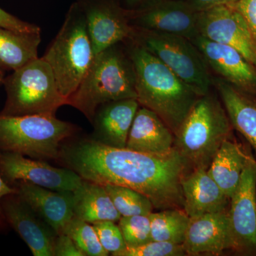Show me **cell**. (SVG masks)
Returning <instances> with one entry per match:
<instances>
[{
  "instance_id": "obj_1",
  "label": "cell",
  "mask_w": 256,
  "mask_h": 256,
  "mask_svg": "<svg viewBox=\"0 0 256 256\" xmlns=\"http://www.w3.org/2000/svg\"><path fill=\"white\" fill-rule=\"evenodd\" d=\"M56 161L88 181L140 192L156 210H184L182 182L191 169L174 148L166 154H150L84 138L64 142Z\"/></svg>"
},
{
  "instance_id": "obj_2",
  "label": "cell",
  "mask_w": 256,
  "mask_h": 256,
  "mask_svg": "<svg viewBox=\"0 0 256 256\" xmlns=\"http://www.w3.org/2000/svg\"><path fill=\"white\" fill-rule=\"evenodd\" d=\"M124 43L134 66L138 102L156 112L176 134L202 96L144 47L130 38Z\"/></svg>"
},
{
  "instance_id": "obj_3",
  "label": "cell",
  "mask_w": 256,
  "mask_h": 256,
  "mask_svg": "<svg viewBox=\"0 0 256 256\" xmlns=\"http://www.w3.org/2000/svg\"><path fill=\"white\" fill-rule=\"evenodd\" d=\"M121 43L95 55L78 87L68 98V105L82 112L90 124L102 104L124 99L137 100L134 66Z\"/></svg>"
},
{
  "instance_id": "obj_4",
  "label": "cell",
  "mask_w": 256,
  "mask_h": 256,
  "mask_svg": "<svg viewBox=\"0 0 256 256\" xmlns=\"http://www.w3.org/2000/svg\"><path fill=\"white\" fill-rule=\"evenodd\" d=\"M232 128L224 106L210 92L197 100L174 134V149L190 169L208 170L222 143L232 138Z\"/></svg>"
},
{
  "instance_id": "obj_5",
  "label": "cell",
  "mask_w": 256,
  "mask_h": 256,
  "mask_svg": "<svg viewBox=\"0 0 256 256\" xmlns=\"http://www.w3.org/2000/svg\"><path fill=\"white\" fill-rule=\"evenodd\" d=\"M94 56L86 18L74 2L60 31L42 56L50 64L64 97L68 99L76 90Z\"/></svg>"
},
{
  "instance_id": "obj_6",
  "label": "cell",
  "mask_w": 256,
  "mask_h": 256,
  "mask_svg": "<svg viewBox=\"0 0 256 256\" xmlns=\"http://www.w3.org/2000/svg\"><path fill=\"white\" fill-rule=\"evenodd\" d=\"M80 128L56 116L0 114V150L13 152L32 159L56 160L60 146Z\"/></svg>"
},
{
  "instance_id": "obj_7",
  "label": "cell",
  "mask_w": 256,
  "mask_h": 256,
  "mask_svg": "<svg viewBox=\"0 0 256 256\" xmlns=\"http://www.w3.org/2000/svg\"><path fill=\"white\" fill-rule=\"evenodd\" d=\"M6 99L0 114L56 116L62 106L68 105L60 94L50 64L41 58L32 60L5 77Z\"/></svg>"
},
{
  "instance_id": "obj_8",
  "label": "cell",
  "mask_w": 256,
  "mask_h": 256,
  "mask_svg": "<svg viewBox=\"0 0 256 256\" xmlns=\"http://www.w3.org/2000/svg\"><path fill=\"white\" fill-rule=\"evenodd\" d=\"M130 40L156 56L200 96L210 94L212 80L203 56L185 37L132 28Z\"/></svg>"
},
{
  "instance_id": "obj_9",
  "label": "cell",
  "mask_w": 256,
  "mask_h": 256,
  "mask_svg": "<svg viewBox=\"0 0 256 256\" xmlns=\"http://www.w3.org/2000/svg\"><path fill=\"white\" fill-rule=\"evenodd\" d=\"M230 250L256 256V160L250 154L228 210Z\"/></svg>"
},
{
  "instance_id": "obj_10",
  "label": "cell",
  "mask_w": 256,
  "mask_h": 256,
  "mask_svg": "<svg viewBox=\"0 0 256 256\" xmlns=\"http://www.w3.org/2000/svg\"><path fill=\"white\" fill-rule=\"evenodd\" d=\"M0 175L11 186L24 182L55 191L74 192L82 182L73 170L9 151L0 150Z\"/></svg>"
},
{
  "instance_id": "obj_11",
  "label": "cell",
  "mask_w": 256,
  "mask_h": 256,
  "mask_svg": "<svg viewBox=\"0 0 256 256\" xmlns=\"http://www.w3.org/2000/svg\"><path fill=\"white\" fill-rule=\"evenodd\" d=\"M198 14L188 2L180 0H153L141 9L128 11L132 28L172 34L190 40L200 34Z\"/></svg>"
},
{
  "instance_id": "obj_12",
  "label": "cell",
  "mask_w": 256,
  "mask_h": 256,
  "mask_svg": "<svg viewBox=\"0 0 256 256\" xmlns=\"http://www.w3.org/2000/svg\"><path fill=\"white\" fill-rule=\"evenodd\" d=\"M200 35L240 52L256 67V42L242 15L233 4L220 5L200 12Z\"/></svg>"
},
{
  "instance_id": "obj_13",
  "label": "cell",
  "mask_w": 256,
  "mask_h": 256,
  "mask_svg": "<svg viewBox=\"0 0 256 256\" xmlns=\"http://www.w3.org/2000/svg\"><path fill=\"white\" fill-rule=\"evenodd\" d=\"M86 18L94 54L124 42L132 32L128 11L117 0H76Z\"/></svg>"
},
{
  "instance_id": "obj_14",
  "label": "cell",
  "mask_w": 256,
  "mask_h": 256,
  "mask_svg": "<svg viewBox=\"0 0 256 256\" xmlns=\"http://www.w3.org/2000/svg\"><path fill=\"white\" fill-rule=\"evenodd\" d=\"M191 41L216 73L240 92L256 96V67L240 52L200 34Z\"/></svg>"
},
{
  "instance_id": "obj_15",
  "label": "cell",
  "mask_w": 256,
  "mask_h": 256,
  "mask_svg": "<svg viewBox=\"0 0 256 256\" xmlns=\"http://www.w3.org/2000/svg\"><path fill=\"white\" fill-rule=\"evenodd\" d=\"M2 208L8 226L28 244L33 256H54V244L57 234L18 193L5 196Z\"/></svg>"
},
{
  "instance_id": "obj_16",
  "label": "cell",
  "mask_w": 256,
  "mask_h": 256,
  "mask_svg": "<svg viewBox=\"0 0 256 256\" xmlns=\"http://www.w3.org/2000/svg\"><path fill=\"white\" fill-rule=\"evenodd\" d=\"M18 196L58 235L74 216L73 192L55 191L28 182L14 184Z\"/></svg>"
},
{
  "instance_id": "obj_17",
  "label": "cell",
  "mask_w": 256,
  "mask_h": 256,
  "mask_svg": "<svg viewBox=\"0 0 256 256\" xmlns=\"http://www.w3.org/2000/svg\"><path fill=\"white\" fill-rule=\"evenodd\" d=\"M228 210L190 218L182 244L186 255H220L230 250Z\"/></svg>"
},
{
  "instance_id": "obj_18",
  "label": "cell",
  "mask_w": 256,
  "mask_h": 256,
  "mask_svg": "<svg viewBox=\"0 0 256 256\" xmlns=\"http://www.w3.org/2000/svg\"><path fill=\"white\" fill-rule=\"evenodd\" d=\"M136 99L111 101L99 106L92 124V137L112 148H126L133 120L139 108Z\"/></svg>"
},
{
  "instance_id": "obj_19",
  "label": "cell",
  "mask_w": 256,
  "mask_h": 256,
  "mask_svg": "<svg viewBox=\"0 0 256 256\" xmlns=\"http://www.w3.org/2000/svg\"><path fill=\"white\" fill-rule=\"evenodd\" d=\"M184 210L190 218L228 210V198L218 186L208 170L188 171L182 182Z\"/></svg>"
},
{
  "instance_id": "obj_20",
  "label": "cell",
  "mask_w": 256,
  "mask_h": 256,
  "mask_svg": "<svg viewBox=\"0 0 256 256\" xmlns=\"http://www.w3.org/2000/svg\"><path fill=\"white\" fill-rule=\"evenodd\" d=\"M174 134L156 112L138 108L128 134L126 148L138 152L164 154L174 150Z\"/></svg>"
},
{
  "instance_id": "obj_21",
  "label": "cell",
  "mask_w": 256,
  "mask_h": 256,
  "mask_svg": "<svg viewBox=\"0 0 256 256\" xmlns=\"http://www.w3.org/2000/svg\"><path fill=\"white\" fill-rule=\"evenodd\" d=\"M214 82L232 127L252 146L256 160V101L224 80Z\"/></svg>"
},
{
  "instance_id": "obj_22",
  "label": "cell",
  "mask_w": 256,
  "mask_h": 256,
  "mask_svg": "<svg viewBox=\"0 0 256 256\" xmlns=\"http://www.w3.org/2000/svg\"><path fill=\"white\" fill-rule=\"evenodd\" d=\"M250 154L229 138L222 143L207 170L230 200L238 188Z\"/></svg>"
},
{
  "instance_id": "obj_23",
  "label": "cell",
  "mask_w": 256,
  "mask_h": 256,
  "mask_svg": "<svg viewBox=\"0 0 256 256\" xmlns=\"http://www.w3.org/2000/svg\"><path fill=\"white\" fill-rule=\"evenodd\" d=\"M73 210L74 216L90 224L121 218L104 185L84 178L73 192Z\"/></svg>"
},
{
  "instance_id": "obj_24",
  "label": "cell",
  "mask_w": 256,
  "mask_h": 256,
  "mask_svg": "<svg viewBox=\"0 0 256 256\" xmlns=\"http://www.w3.org/2000/svg\"><path fill=\"white\" fill-rule=\"evenodd\" d=\"M41 32H22L0 26V70H14L36 60Z\"/></svg>"
},
{
  "instance_id": "obj_25",
  "label": "cell",
  "mask_w": 256,
  "mask_h": 256,
  "mask_svg": "<svg viewBox=\"0 0 256 256\" xmlns=\"http://www.w3.org/2000/svg\"><path fill=\"white\" fill-rule=\"evenodd\" d=\"M152 240L182 245L190 218L183 210L170 208L149 215Z\"/></svg>"
},
{
  "instance_id": "obj_26",
  "label": "cell",
  "mask_w": 256,
  "mask_h": 256,
  "mask_svg": "<svg viewBox=\"0 0 256 256\" xmlns=\"http://www.w3.org/2000/svg\"><path fill=\"white\" fill-rule=\"evenodd\" d=\"M121 216L150 215L154 210L150 200L140 192L119 185H104Z\"/></svg>"
},
{
  "instance_id": "obj_27",
  "label": "cell",
  "mask_w": 256,
  "mask_h": 256,
  "mask_svg": "<svg viewBox=\"0 0 256 256\" xmlns=\"http://www.w3.org/2000/svg\"><path fill=\"white\" fill-rule=\"evenodd\" d=\"M63 233L74 240L85 256L109 255L101 245L92 225L74 216L64 227Z\"/></svg>"
},
{
  "instance_id": "obj_28",
  "label": "cell",
  "mask_w": 256,
  "mask_h": 256,
  "mask_svg": "<svg viewBox=\"0 0 256 256\" xmlns=\"http://www.w3.org/2000/svg\"><path fill=\"white\" fill-rule=\"evenodd\" d=\"M127 247H136L152 240L149 215L121 216L118 222Z\"/></svg>"
},
{
  "instance_id": "obj_29",
  "label": "cell",
  "mask_w": 256,
  "mask_h": 256,
  "mask_svg": "<svg viewBox=\"0 0 256 256\" xmlns=\"http://www.w3.org/2000/svg\"><path fill=\"white\" fill-rule=\"evenodd\" d=\"M102 246L108 254L118 256L126 248L120 229L118 225L111 220L96 222L92 224Z\"/></svg>"
},
{
  "instance_id": "obj_30",
  "label": "cell",
  "mask_w": 256,
  "mask_h": 256,
  "mask_svg": "<svg viewBox=\"0 0 256 256\" xmlns=\"http://www.w3.org/2000/svg\"><path fill=\"white\" fill-rule=\"evenodd\" d=\"M186 255L182 245L172 242H151L139 246L126 247L118 256H181Z\"/></svg>"
},
{
  "instance_id": "obj_31",
  "label": "cell",
  "mask_w": 256,
  "mask_h": 256,
  "mask_svg": "<svg viewBox=\"0 0 256 256\" xmlns=\"http://www.w3.org/2000/svg\"><path fill=\"white\" fill-rule=\"evenodd\" d=\"M0 26L22 32H41V28L34 24L26 22L0 8Z\"/></svg>"
},
{
  "instance_id": "obj_32",
  "label": "cell",
  "mask_w": 256,
  "mask_h": 256,
  "mask_svg": "<svg viewBox=\"0 0 256 256\" xmlns=\"http://www.w3.org/2000/svg\"><path fill=\"white\" fill-rule=\"evenodd\" d=\"M54 256H85L67 234L62 233L56 237L54 244Z\"/></svg>"
},
{
  "instance_id": "obj_33",
  "label": "cell",
  "mask_w": 256,
  "mask_h": 256,
  "mask_svg": "<svg viewBox=\"0 0 256 256\" xmlns=\"http://www.w3.org/2000/svg\"><path fill=\"white\" fill-rule=\"evenodd\" d=\"M233 5L245 20L256 42V0H238Z\"/></svg>"
},
{
  "instance_id": "obj_34",
  "label": "cell",
  "mask_w": 256,
  "mask_h": 256,
  "mask_svg": "<svg viewBox=\"0 0 256 256\" xmlns=\"http://www.w3.org/2000/svg\"><path fill=\"white\" fill-rule=\"evenodd\" d=\"M238 0H188L190 6L196 12L205 11L214 6L224 4H234Z\"/></svg>"
},
{
  "instance_id": "obj_35",
  "label": "cell",
  "mask_w": 256,
  "mask_h": 256,
  "mask_svg": "<svg viewBox=\"0 0 256 256\" xmlns=\"http://www.w3.org/2000/svg\"><path fill=\"white\" fill-rule=\"evenodd\" d=\"M16 193H18L16 188L10 186L8 184L5 182L4 180L0 175V232H4L8 226L4 214H3L2 208V200L6 195Z\"/></svg>"
},
{
  "instance_id": "obj_36",
  "label": "cell",
  "mask_w": 256,
  "mask_h": 256,
  "mask_svg": "<svg viewBox=\"0 0 256 256\" xmlns=\"http://www.w3.org/2000/svg\"><path fill=\"white\" fill-rule=\"evenodd\" d=\"M152 1L153 0H124V8L127 11H136L144 8Z\"/></svg>"
},
{
  "instance_id": "obj_37",
  "label": "cell",
  "mask_w": 256,
  "mask_h": 256,
  "mask_svg": "<svg viewBox=\"0 0 256 256\" xmlns=\"http://www.w3.org/2000/svg\"><path fill=\"white\" fill-rule=\"evenodd\" d=\"M4 73L3 70H0V86H3V84H4Z\"/></svg>"
},
{
  "instance_id": "obj_38",
  "label": "cell",
  "mask_w": 256,
  "mask_h": 256,
  "mask_svg": "<svg viewBox=\"0 0 256 256\" xmlns=\"http://www.w3.org/2000/svg\"><path fill=\"white\" fill-rule=\"evenodd\" d=\"M180 1H188V0H180Z\"/></svg>"
}]
</instances>
